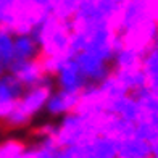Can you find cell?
Segmentation results:
<instances>
[{
  "label": "cell",
  "instance_id": "17",
  "mask_svg": "<svg viewBox=\"0 0 158 158\" xmlns=\"http://www.w3.org/2000/svg\"><path fill=\"white\" fill-rule=\"evenodd\" d=\"M27 142L19 137L0 139V158H23L26 153Z\"/></svg>",
  "mask_w": 158,
  "mask_h": 158
},
{
  "label": "cell",
  "instance_id": "13",
  "mask_svg": "<svg viewBox=\"0 0 158 158\" xmlns=\"http://www.w3.org/2000/svg\"><path fill=\"white\" fill-rule=\"evenodd\" d=\"M142 52L137 48H134L127 44H123L114 50L113 60H111V66L113 69H132V68H139L140 61H142Z\"/></svg>",
  "mask_w": 158,
  "mask_h": 158
},
{
  "label": "cell",
  "instance_id": "9",
  "mask_svg": "<svg viewBox=\"0 0 158 158\" xmlns=\"http://www.w3.org/2000/svg\"><path fill=\"white\" fill-rule=\"evenodd\" d=\"M105 110L127 123L137 124L142 119V108L134 94H123L106 103Z\"/></svg>",
  "mask_w": 158,
  "mask_h": 158
},
{
  "label": "cell",
  "instance_id": "15",
  "mask_svg": "<svg viewBox=\"0 0 158 158\" xmlns=\"http://www.w3.org/2000/svg\"><path fill=\"white\" fill-rule=\"evenodd\" d=\"M137 97L140 108H142V119L158 121V94L145 87L143 90L134 94Z\"/></svg>",
  "mask_w": 158,
  "mask_h": 158
},
{
  "label": "cell",
  "instance_id": "16",
  "mask_svg": "<svg viewBox=\"0 0 158 158\" xmlns=\"http://www.w3.org/2000/svg\"><path fill=\"white\" fill-rule=\"evenodd\" d=\"M13 37L15 32L6 29V27H0V69L6 71L11 63L15 61V55H13Z\"/></svg>",
  "mask_w": 158,
  "mask_h": 158
},
{
  "label": "cell",
  "instance_id": "18",
  "mask_svg": "<svg viewBox=\"0 0 158 158\" xmlns=\"http://www.w3.org/2000/svg\"><path fill=\"white\" fill-rule=\"evenodd\" d=\"M135 134L145 139L150 147H152L153 153L158 152V121H150V119H140L135 124Z\"/></svg>",
  "mask_w": 158,
  "mask_h": 158
},
{
  "label": "cell",
  "instance_id": "1",
  "mask_svg": "<svg viewBox=\"0 0 158 158\" xmlns=\"http://www.w3.org/2000/svg\"><path fill=\"white\" fill-rule=\"evenodd\" d=\"M55 84L53 79L32 85V87H26L21 94L19 100L16 102L15 108L10 111V114L3 119V126L8 131H19V129H26L32 124V121L44 113L47 98L50 92L53 90Z\"/></svg>",
  "mask_w": 158,
  "mask_h": 158
},
{
  "label": "cell",
  "instance_id": "2",
  "mask_svg": "<svg viewBox=\"0 0 158 158\" xmlns=\"http://www.w3.org/2000/svg\"><path fill=\"white\" fill-rule=\"evenodd\" d=\"M106 111L97 113H84V111H73L66 116L60 118L55 124V140L60 147L76 145L100 134L102 119Z\"/></svg>",
  "mask_w": 158,
  "mask_h": 158
},
{
  "label": "cell",
  "instance_id": "10",
  "mask_svg": "<svg viewBox=\"0 0 158 158\" xmlns=\"http://www.w3.org/2000/svg\"><path fill=\"white\" fill-rule=\"evenodd\" d=\"M116 156L118 158H152L153 150L150 143L137 134H129L116 140Z\"/></svg>",
  "mask_w": 158,
  "mask_h": 158
},
{
  "label": "cell",
  "instance_id": "5",
  "mask_svg": "<svg viewBox=\"0 0 158 158\" xmlns=\"http://www.w3.org/2000/svg\"><path fill=\"white\" fill-rule=\"evenodd\" d=\"M73 58L77 63L87 84H100L113 73V66L110 61L100 58L98 55L87 52V50H81V52L74 53Z\"/></svg>",
  "mask_w": 158,
  "mask_h": 158
},
{
  "label": "cell",
  "instance_id": "8",
  "mask_svg": "<svg viewBox=\"0 0 158 158\" xmlns=\"http://www.w3.org/2000/svg\"><path fill=\"white\" fill-rule=\"evenodd\" d=\"M23 90L24 87L11 73L6 71L0 76V123H3V119L15 108Z\"/></svg>",
  "mask_w": 158,
  "mask_h": 158
},
{
  "label": "cell",
  "instance_id": "12",
  "mask_svg": "<svg viewBox=\"0 0 158 158\" xmlns=\"http://www.w3.org/2000/svg\"><path fill=\"white\" fill-rule=\"evenodd\" d=\"M140 68L145 74L147 87L158 94V42H155L143 52Z\"/></svg>",
  "mask_w": 158,
  "mask_h": 158
},
{
  "label": "cell",
  "instance_id": "11",
  "mask_svg": "<svg viewBox=\"0 0 158 158\" xmlns=\"http://www.w3.org/2000/svg\"><path fill=\"white\" fill-rule=\"evenodd\" d=\"M13 55H15V61L39 60L42 56V50L35 34L16 32L13 37Z\"/></svg>",
  "mask_w": 158,
  "mask_h": 158
},
{
  "label": "cell",
  "instance_id": "4",
  "mask_svg": "<svg viewBox=\"0 0 158 158\" xmlns=\"http://www.w3.org/2000/svg\"><path fill=\"white\" fill-rule=\"evenodd\" d=\"M58 158H118L116 140L108 135H95L76 145L61 147Z\"/></svg>",
  "mask_w": 158,
  "mask_h": 158
},
{
  "label": "cell",
  "instance_id": "6",
  "mask_svg": "<svg viewBox=\"0 0 158 158\" xmlns=\"http://www.w3.org/2000/svg\"><path fill=\"white\" fill-rule=\"evenodd\" d=\"M15 76L23 87H32V85L42 84L52 79L44 68L42 60H27V61H13L11 66L6 69Z\"/></svg>",
  "mask_w": 158,
  "mask_h": 158
},
{
  "label": "cell",
  "instance_id": "7",
  "mask_svg": "<svg viewBox=\"0 0 158 158\" xmlns=\"http://www.w3.org/2000/svg\"><path fill=\"white\" fill-rule=\"evenodd\" d=\"M79 97H81V94L66 92V90L53 87V90L50 92V95L47 98L44 113H47L52 118L60 119L63 116H66V114L76 111L77 105H79Z\"/></svg>",
  "mask_w": 158,
  "mask_h": 158
},
{
  "label": "cell",
  "instance_id": "19",
  "mask_svg": "<svg viewBox=\"0 0 158 158\" xmlns=\"http://www.w3.org/2000/svg\"><path fill=\"white\" fill-rule=\"evenodd\" d=\"M3 131H5V126L0 123V139H2V134H3Z\"/></svg>",
  "mask_w": 158,
  "mask_h": 158
},
{
  "label": "cell",
  "instance_id": "14",
  "mask_svg": "<svg viewBox=\"0 0 158 158\" xmlns=\"http://www.w3.org/2000/svg\"><path fill=\"white\" fill-rule=\"evenodd\" d=\"M113 73L127 94H137L147 87V79L140 66L132 69H113Z\"/></svg>",
  "mask_w": 158,
  "mask_h": 158
},
{
  "label": "cell",
  "instance_id": "3",
  "mask_svg": "<svg viewBox=\"0 0 158 158\" xmlns=\"http://www.w3.org/2000/svg\"><path fill=\"white\" fill-rule=\"evenodd\" d=\"M71 32V19H61L53 13H48L34 29L42 50L40 58H60L69 55Z\"/></svg>",
  "mask_w": 158,
  "mask_h": 158
}]
</instances>
